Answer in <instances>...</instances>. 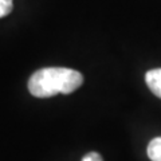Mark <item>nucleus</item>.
<instances>
[{"instance_id":"obj_1","label":"nucleus","mask_w":161,"mask_h":161,"mask_svg":"<svg viewBox=\"0 0 161 161\" xmlns=\"http://www.w3.org/2000/svg\"><path fill=\"white\" fill-rule=\"evenodd\" d=\"M83 83V75L67 67H44L35 71L28 80L34 97L48 98L57 94H70Z\"/></svg>"},{"instance_id":"obj_2","label":"nucleus","mask_w":161,"mask_h":161,"mask_svg":"<svg viewBox=\"0 0 161 161\" xmlns=\"http://www.w3.org/2000/svg\"><path fill=\"white\" fill-rule=\"evenodd\" d=\"M145 82L156 97L161 98V69H153L145 74Z\"/></svg>"},{"instance_id":"obj_3","label":"nucleus","mask_w":161,"mask_h":161,"mask_svg":"<svg viewBox=\"0 0 161 161\" xmlns=\"http://www.w3.org/2000/svg\"><path fill=\"white\" fill-rule=\"evenodd\" d=\"M147 152L152 161H161V137H156L150 141Z\"/></svg>"},{"instance_id":"obj_4","label":"nucleus","mask_w":161,"mask_h":161,"mask_svg":"<svg viewBox=\"0 0 161 161\" xmlns=\"http://www.w3.org/2000/svg\"><path fill=\"white\" fill-rule=\"evenodd\" d=\"M12 0H0V18H4L12 11Z\"/></svg>"},{"instance_id":"obj_5","label":"nucleus","mask_w":161,"mask_h":161,"mask_svg":"<svg viewBox=\"0 0 161 161\" xmlns=\"http://www.w3.org/2000/svg\"><path fill=\"white\" fill-rule=\"evenodd\" d=\"M82 161H103V158H102V156L97 152H89L83 156Z\"/></svg>"}]
</instances>
